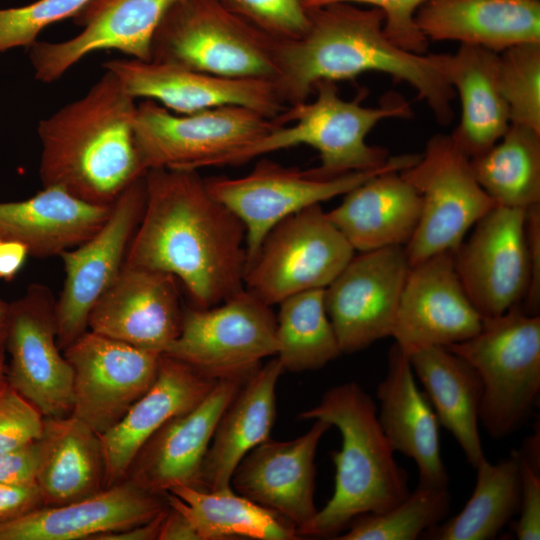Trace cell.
<instances>
[{
	"label": "cell",
	"mask_w": 540,
	"mask_h": 540,
	"mask_svg": "<svg viewBox=\"0 0 540 540\" xmlns=\"http://www.w3.org/2000/svg\"><path fill=\"white\" fill-rule=\"evenodd\" d=\"M145 205L125 265L181 281L192 307L216 306L244 289L246 231L197 170L150 169Z\"/></svg>",
	"instance_id": "cell-1"
},
{
	"label": "cell",
	"mask_w": 540,
	"mask_h": 540,
	"mask_svg": "<svg viewBox=\"0 0 540 540\" xmlns=\"http://www.w3.org/2000/svg\"><path fill=\"white\" fill-rule=\"evenodd\" d=\"M309 19L301 37L277 43L274 82L287 106L307 101L321 81L380 72L410 84L441 125L452 121L455 91L439 53L416 54L393 43L383 30L380 9L340 2L309 9Z\"/></svg>",
	"instance_id": "cell-2"
},
{
	"label": "cell",
	"mask_w": 540,
	"mask_h": 540,
	"mask_svg": "<svg viewBox=\"0 0 540 540\" xmlns=\"http://www.w3.org/2000/svg\"><path fill=\"white\" fill-rule=\"evenodd\" d=\"M135 99L106 70L81 98L38 125L43 187L111 206L146 174L135 145Z\"/></svg>",
	"instance_id": "cell-3"
},
{
	"label": "cell",
	"mask_w": 540,
	"mask_h": 540,
	"mask_svg": "<svg viewBox=\"0 0 540 540\" xmlns=\"http://www.w3.org/2000/svg\"><path fill=\"white\" fill-rule=\"evenodd\" d=\"M298 418L323 420L337 427L342 438L341 449L332 453L333 495L297 530L298 537L335 539L355 518L384 512L409 495L408 473L395 459L373 398L358 383L332 387Z\"/></svg>",
	"instance_id": "cell-4"
},
{
	"label": "cell",
	"mask_w": 540,
	"mask_h": 540,
	"mask_svg": "<svg viewBox=\"0 0 540 540\" xmlns=\"http://www.w3.org/2000/svg\"><path fill=\"white\" fill-rule=\"evenodd\" d=\"M313 101L288 106L276 119L275 128L223 158L218 166L246 163L256 157L298 145L318 151L316 170L325 177L369 171L382 167L389 159L385 148L366 143L370 131L388 118H409L407 101L391 95L377 107L361 104L359 95L345 100L335 82L321 81L314 88Z\"/></svg>",
	"instance_id": "cell-5"
},
{
	"label": "cell",
	"mask_w": 540,
	"mask_h": 540,
	"mask_svg": "<svg viewBox=\"0 0 540 540\" xmlns=\"http://www.w3.org/2000/svg\"><path fill=\"white\" fill-rule=\"evenodd\" d=\"M447 348L478 373L483 387L479 423L496 440L528 420L540 391V316L517 304L483 319L473 337Z\"/></svg>",
	"instance_id": "cell-6"
},
{
	"label": "cell",
	"mask_w": 540,
	"mask_h": 540,
	"mask_svg": "<svg viewBox=\"0 0 540 540\" xmlns=\"http://www.w3.org/2000/svg\"><path fill=\"white\" fill-rule=\"evenodd\" d=\"M277 43L218 0H176L154 34L151 60L223 77L274 80Z\"/></svg>",
	"instance_id": "cell-7"
},
{
	"label": "cell",
	"mask_w": 540,
	"mask_h": 540,
	"mask_svg": "<svg viewBox=\"0 0 540 540\" xmlns=\"http://www.w3.org/2000/svg\"><path fill=\"white\" fill-rule=\"evenodd\" d=\"M419 156H390L378 169L335 177H325L316 168L303 170L286 167L264 158L244 176H212L205 178V183L211 195L243 223L246 231L247 267L269 231L286 217L343 196L380 172L389 169L404 170L416 163Z\"/></svg>",
	"instance_id": "cell-8"
},
{
	"label": "cell",
	"mask_w": 540,
	"mask_h": 540,
	"mask_svg": "<svg viewBox=\"0 0 540 540\" xmlns=\"http://www.w3.org/2000/svg\"><path fill=\"white\" fill-rule=\"evenodd\" d=\"M278 124L276 118L242 106L173 113L156 101L136 105L133 131L143 168L199 170L218 166L231 153Z\"/></svg>",
	"instance_id": "cell-9"
},
{
	"label": "cell",
	"mask_w": 540,
	"mask_h": 540,
	"mask_svg": "<svg viewBox=\"0 0 540 540\" xmlns=\"http://www.w3.org/2000/svg\"><path fill=\"white\" fill-rule=\"evenodd\" d=\"M401 174L422 199L418 226L405 246L410 266L454 252L474 224L497 205L476 180L470 158L451 135H433L417 162Z\"/></svg>",
	"instance_id": "cell-10"
},
{
	"label": "cell",
	"mask_w": 540,
	"mask_h": 540,
	"mask_svg": "<svg viewBox=\"0 0 540 540\" xmlns=\"http://www.w3.org/2000/svg\"><path fill=\"white\" fill-rule=\"evenodd\" d=\"M355 250L320 204L276 224L246 267L244 288L272 306L309 290L325 289Z\"/></svg>",
	"instance_id": "cell-11"
},
{
	"label": "cell",
	"mask_w": 540,
	"mask_h": 540,
	"mask_svg": "<svg viewBox=\"0 0 540 540\" xmlns=\"http://www.w3.org/2000/svg\"><path fill=\"white\" fill-rule=\"evenodd\" d=\"M276 353V316L244 288L216 306L185 309L179 335L162 354L222 378L250 374Z\"/></svg>",
	"instance_id": "cell-12"
},
{
	"label": "cell",
	"mask_w": 540,
	"mask_h": 540,
	"mask_svg": "<svg viewBox=\"0 0 540 540\" xmlns=\"http://www.w3.org/2000/svg\"><path fill=\"white\" fill-rule=\"evenodd\" d=\"M144 176L123 191L107 220L90 238L59 255L65 280L55 301V319L57 343L62 352L88 330L92 308L124 265L144 210Z\"/></svg>",
	"instance_id": "cell-13"
},
{
	"label": "cell",
	"mask_w": 540,
	"mask_h": 540,
	"mask_svg": "<svg viewBox=\"0 0 540 540\" xmlns=\"http://www.w3.org/2000/svg\"><path fill=\"white\" fill-rule=\"evenodd\" d=\"M410 264L405 246L354 255L324 289V304L342 353L391 337Z\"/></svg>",
	"instance_id": "cell-14"
},
{
	"label": "cell",
	"mask_w": 540,
	"mask_h": 540,
	"mask_svg": "<svg viewBox=\"0 0 540 540\" xmlns=\"http://www.w3.org/2000/svg\"><path fill=\"white\" fill-rule=\"evenodd\" d=\"M63 354L73 373L71 414L99 435L152 386L161 356L91 330Z\"/></svg>",
	"instance_id": "cell-15"
},
{
	"label": "cell",
	"mask_w": 540,
	"mask_h": 540,
	"mask_svg": "<svg viewBox=\"0 0 540 540\" xmlns=\"http://www.w3.org/2000/svg\"><path fill=\"white\" fill-rule=\"evenodd\" d=\"M55 301L50 290L30 285L9 302L6 377L44 417L72 413V368L57 343Z\"/></svg>",
	"instance_id": "cell-16"
},
{
	"label": "cell",
	"mask_w": 540,
	"mask_h": 540,
	"mask_svg": "<svg viewBox=\"0 0 540 540\" xmlns=\"http://www.w3.org/2000/svg\"><path fill=\"white\" fill-rule=\"evenodd\" d=\"M526 209L496 205L472 227L453 252L455 269L483 317L521 304L529 283Z\"/></svg>",
	"instance_id": "cell-17"
},
{
	"label": "cell",
	"mask_w": 540,
	"mask_h": 540,
	"mask_svg": "<svg viewBox=\"0 0 540 540\" xmlns=\"http://www.w3.org/2000/svg\"><path fill=\"white\" fill-rule=\"evenodd\" d=\"M103 66L118 78L135 100H153L178 114L230 105L276 118L288 107L271 79L223 77L174 64L132 58L112 59Z\"/></svg>",
	"instance_id": "cell-18"
},
{
	"label": "cell",
	"mask_w": 540,
	"mask_h": 540,
	"mask_svg": "<svg viewBox=\"0 0 540 540\" xmlns=\"http://www.w3.org/2000/svg\"><path fill=\"white\" fill-rule=\"evenodd\" d=\"M482 324L457 274L453 252L410 266L391 335L406 354L463 342Z\"/></svg>",
	"instance_id": "cell-19"
},
{
	"label": "cell",
	"mask_w": 540,
	"mask_h": 540,
	"mask_svg": "<svg viewBox=\"0 0 540 540\" xmlns=\"http://www.w3.org/2000/svg\"><path fill=\"white\" fill-rule=\"evenodd\" d=\"M176 0H91L75 17L82 27L61 42L35 41L29 48L34 76L50 83L98 50H117L132 59L151 60L154 34Z\"/></svg>",
	"instance_id": "cell-20"
},
{
	"label": "cell",
	"mask_w": 540,
	"mask_h": 540,
	"mask_svg": "<svg viewBox=\"0 0 540 540\" xmlns=\"http://www.w3.org/2000/svg\"><path fill=\"white\" fill-rule=\"evenodd\" d=\"M250 374L219 378L199 404L162 425L137 453L127 478L156 494L179 485L204 490L202 464L214 431Z\"/></svg>",
	"instance_id": "cell-21"
},
{
	"label": "cell",
	"mask_w": 540,
	"mask_h": 540,
	"mask_svg": "<svg viewBox=\"0 0 540 540\" xmlns=\"http://www.w3.org/2000/svg\"><path fill=\"white\" fill-rule=\"evenodd\" d=\"M183 312L174 276L124 264L92 308L88 328L162 354L179 335Z\"/></svg>",
	"instance_id": "cell-22"
},
{
	"label": "cell",
	"mask_w": 540,
	"mask_h": 540,
	"mask_svg": "<svg viewBox=\"0 0 540 540\" xmlns=\"http://www.w3.org/2000/svg\"><path fill=\"white\" fill-rule=\"evenodd\" d=\"M330 428L329 423L317 419L296 439L268 438L240 461L231 487L292 523L297 532L318 511L314 503V459L322 436Z\"/></svg>",
	"instance_id": "cell-23"
},
{
	"label": "cell",
	"mask_w": 540,
	"mask_h": 540,
	"mask_svg": "<svg viewBox=\"0 0 540 540\" xmlns=\"http://www.w3.org/2000/svg\"><path fill=\"white\" fill-rule=\"evenodd\" d=\"M168 508L166 494L126 478L87 498L42 506L0 524V540H93L145 523Z\"/></svg>",
	"instance_id": "cell-24"
},
{
	"label": "cell",
	"mask_w": 540,
	"mask_h": 540,
	"mask_svg": "<svg viewBox=\"0 0 540 540\" xmlns=\"http://www.w3.org/2000/svg\"><path fill=\"white\" fill-rule=\"evenodd\" d=\"M218 379L161 354L152 386L120 421L99 435L105 462L104 488L125 480L131 463L146 441L168 420L199 404Z\"/></svg>",
	"instance_id": "cell-25"
},
{
	"label": "cell",
	"mask_w": 540,
	"mask_h": 540,
	"mask_svg": "<svg viewBox=\"0 0 540 540\" xmlns=\"http://www.w3.org/2000/svg\"><path fill=\"white\" fill-rule=\"evenodd\" d=\"M381 428L395 452L417 465L419 483L448 487L449 476L441 456L439 421L417 383L408 355L394 343L388 369L376 392Z\"/></svg>",
	"instance_id": "cell-26"
},
{
	"label": "cell",
	"mask_w": 540,
	"mask_h": 540,
	"mask_svg": "<svg viewBox=\"0 0 540 540\" xmlns=\"http://www.w3.org/2000/svg\"><path fill=\"white\" fill-rule=\"evenodd\" d=\"M402 170L380 172L343 195L327 213L355 251L406 246L421 217L418 190Z\"/></svg>",
	"instance_id": "cell-27"
},
{
	"label": "cell",
	"mask_w": 540,
	"mask_h": 540,
	"mask_svg": "<svg viewBox=\"0 0 540 540\" xmlns=\"http://www.w3.org/2000/svg\"><path fill=\"white\" fill-rule=\"evenodd\" d=\"M415 21L428 41H458L497 53L540 42V0H430Z\"/></svg>",
	"instance_id": "cell-28"
},
{
	"label": "cell",
	"mask_w": 540,
	"mask_h": 540,
	"mask_svg": "<svg viewBox=\"0 0 540 540\" xmlns=\"http://www.w3.org/2000/svg\"><path fill=\"white\" fill-rule=\"evenodd\" d=\"M283 372L277 358L260 365L228 404L203 460L204 490L230 488L240 461L269 438L276 418V385Z\"/></svg>",
	"instance_id": "cell-29"
},
{
	"label": "cell",
	"mask_w": 540,
	"mask_h": 540,
	"mask_svg": "<svg viewBox=\"0 0 540 540\" xmlns=\"http://www.w3.org/2000/svg\"><path fill=\"white\" fill-rule=\"evenodd\" d=\"M443 74L461 103V118L450 134L473 158L491 148L511 125L499 83V53L461 44L454 54L439 53Z\"/></svg>",
	"instance_id": "cell-30"
},
{
	"label": "cell",
	"mask_w": 540,
	"mask_h": 540,
	"mask_svg": "<svg viewBox=\"0 0 540 540\" xmlns=\"http://www.w3.org/2000/svg\"><path fill=\"white\" fill-rule=\"evenodd\" d=\"M111 209L58 187H43L25 200L0 202V238L23 243L34 257L60 255L90 238Z\"/></svg>",
	"instance_id": "cell-31"
},
{
	"label": "cell",
	"mask_w": 540,
	"mask_h": 540,
	"mask_svg": "<svg viewBox=\"0 0 540 540\" xmlns=\"http://www.w3.org/2000/svg\"><path fill=\"white\" fill-rule=\"evenodd\" d=\"M36 484L44 506L72 503L104 489L99 434L70 414L44 417Z\"/></svg>",
	"instance_id": "cell-32"
},
{
	"label": "cell",
	"mask_w": 540,
	"mask_h": 540,
	"mask_svg": "<svg viewBox=\"0 0 540 540\" xmlns=\"http://www.w3.org/2000/svg\"><path fill=\"white\" fill-rule=\"evenodd\" d=\"M407 355L440 425L452 434L475 468L485 457L479 433L483 387L478 373L444 346L424 347Z\"/></svg>",
	"instance_id": "cell-33"
},
{
	"label": "cell",
	"mask_w": 540,
	"mask_h": 540,
	"mask_svg": "<svg viewBox=\"0 0 540 540\" xmlns=\"http://www.w3.org/2000/svg\"><path fill=\"white\" fill-rule=\"evenodd\" d=\"M166 499L191 520L201 540L299 538L292 523L232 487L209 491L179 485L166 493Z\"/></svg>",
	"instance_id": "cell-34"
},
{
	"label": "cell",
	"mask_w": 540,
	"mask_h": 540,
	"mask_svg": "<svg viewBox=\"0 0 540 540\" xmlns=\"http://www.w3.org/2000/svg\"><path fill=\"white\" fill-rule=\"evenodd\" d=\"M473 493L463 509L422 533L430 540H491L518 513L520 468L515 450L508 458L491 463L486 457L474 468Z\"/></svg>",
	"instance_id": "cell-35"
},
{
	"label": "cell",
	"mask_w": 540,
	"mask_h": 540,
	"mask_svg": "<svg viewBox=\"0 0 540 540\" xmlns=\"http://www.w3.org/2000/svg\"><path fill=\"white\" fill-rule=\"evenodd\" d=\"M474 176L497 205L540 203V133L511 124L487 151L470 158Z\"/></svg>",
	"instance_id": "cell-36"
},
{
	"label": "cell",
	"mask_w": 540,
	"mask_h": 540,
	"mask_svg": "<svg viewBox=\"0 0 540 540\" xmlns=\"http://www.w3.org/2000/svg\"><path fill=\"white\" fill-rule=\"evenodd\" d=\"M276 358L284 371L317 370L342 354L324 304V289L292 295L279 303Z\"/></svg>",
	"instance_id": "cell-37"
},
{
	"label": "cell",
	"mask_w": 540,
	"mask_h": 540,
	"mask_svg": "<svg viewBox=\"0 0 540 540\" xmlns=\"http://www.w3.org/2000/svg\"><path fill=\"white\" fill-rule=\"evenodd\" d=\"M448 487L418 484L399 504L381 512L355 518L339 540H415L449 514Z\"/></svg>",
	"instance_id": "cell-38"
},
{
	"label": "cell",
	"mask_w": 540,
	"mask_h": 540,
	"mask_svg": "<svg viewBox=\"0 0 540 540\" xmlns=\"http://www.w3.org/2000/svg\"><path fill=\"white\" fill-rule=\"evenodd\" d=\"M499 83L511 124L540 133V42L522 43L499 53Z\"/></svg>",
	"instance_id": "cell-39"
},
{
	"label": "cell",
	"mask_w": 540,
	"mask_h": 540,
	"mask_svg": "<svg viewBox=\"0 0 540 540\" xmlns=\"http://www.w3.org/2000/svg\"><path fill=\"white\" fill-rule=\"evenodd\" d=\"M91 0H37L25 6L0 8V54L29 48L42 30L74 18Z\"/></svg>",
	"instance_id": "cell-40"
},
{
	"label": "cell",
	"mask_w": 540,
	"mask_h": 540,
	"mask_svg": "<svg viewBox=\"0 0 540 540\" xmlns=\"http://www.w3.org/2000/svg\"><path fill=\"white\" fill-rule=\"evenodd\" d=\"M231 12L276 41L301 37L309 26L304 0H218Z\"/></svg>",
	"instance_id": "cell-41"
},
{
	"label": "cell",
	"mask_w": 540,
	"mask_h": 540,
	"mask_svg": "<svg viewBox=\"0 0 540 540\" xmlns=\"http://www.w3.org/2000/svg\"><path fill=\"white\" fill-rule=\"evenodd\" d=\"M430 0H304L307 9L333 3L368 4L382 11L383 30L399 47L416 54L427 53L428 39L418 28L415 16L421 6Z\"/></svg>",
	"instance_id": "cell-42"
},
{
	"label": "cell",
	"mask_w": 540,
	"mask_h": 540,
	"mask_svg": "<svg viewBox=\"0 0 540 540\" xmlns=\"http://www.w3.org/2000/svg\"><path fill=\"white\" fill-rule=\"evenodd\" d=\"M44 416L8 381L0 378V454L40 438Z\"/></svg>",
	"instance_id": "cell-43"
},
{
	"label": "cell",
	"mask_w": 540,
	"mask_h": 540,
	"mask_svg": "<svg viewBox=\"0 0 540 540\" xmlns=\"http://www.w3.org/2000/svg\"><path fill=\"white\" fill-rule=\"evenodd\" d=\"M520 468L521 492L519 518L513 523L518 540L540 539V466L521 457L515 450Z\"/></svg>",
	"instance_id": "cell-44"
},
{
	"label": "cell",
	"mask_w": 540,
	"mask_h": 540,
	"mask_svg": "<svg viewBox=\"0 0 540 540\" xmlns=\"http://www.w3.org/2000/svg\"><path fill=\"white\" fill-rule=\"evenodd\" d=\"M525 233L529 260V283L521 303L529 315L540 312V203L526 209Z\"/></svg>",
	"instance_id": "cell-45"
},
{
	"label": "cell",
	"mask_w": 540,
	"mask_h": 540,
	"mask_svg": "<svg viewBox=\"0 0 540 540\" xmlns=\"http://www.w3.org/2000/svg\"><path fill=\"white\" fill-rule=\"evenodd\" d=\"M39 457L38 439L0 454V484H36Z\"/></svg>",
	"instance_id": "cell-46"
},
{
	"label": "cell",
	"mask_w": 540,
	"mask_h": 540,
	"mask_svg": "<svg viewBox=\"0 0 540 540\" xmlns=\"http://www.w3.org/2000/svg\"><path fill=\"white\" fill-rule=\"evenodd\" d=\"M44 506L37 484H0V524Z\"/></svg>",
	"instance_id": "cell-47"
},
{
	"label": "cell",
	"mask_w": 540,
	"mask_h": 540,
	"mask_svg": "<svg viewBox=\"0 0 540 540\" xmlns=\"http://www.w3.org/2000/svg\"><path fill=\"white\" fill-rule=\"evenodd\" d=\"M158 540H201V538L191 520L182 511L168 505Z\"/></svg>",
	"instance_id": "cell-48"
},
{
	"label": "cell",
	"mask_w": 540,
	"mask_h": 540,
	"mask_svg": "<svg viewBox=\"0 0 540 540\" xmlns=\"http://www.w3.org/2000/svg\"><path fill=\"white\" fill-rule=\"evenodd\" d=\"M29 251L27 247L15 240L0 242V279L11 281L22 269Z\"/></svg>",
	"instance_id": "cell-49"
},
{
	"label": "cell",
	"mask_w": 540,
	"mask_h": 540,
	"mask_svg": "<svg viewBox=\"0 0 540 540\" xmlns=\"http://www.w3.org/2000/svg\"><path fill=\"white\" fill-rule=\"evenodd\" d=\"M167 509L148 522L122 531L104 533L96 536L93 540H158Z\"/></svg>",
	"instance_id": "cell-50"
},
{
	"label": "cell",
	"mask_w": 540,
	"mask_h": 540,
	"mask_svg": "<svg viewBox=\"0 0 540 540\" xmlns=\"http://www.w3.org/2000/svg\"><path fill=\"white\" fill-rule=\"evenodd\" d=\"M9 315V302L0 299V345L5 343Z\"/></svg>",
	"instance_id": "cell-51"
},
{
	"label": "cell",
	"mask_w": 540,
	"mask_h": 540,
	"mask_svg": "<svg viewBox=\"0 0 540 540\" xmlns=\"http://www.w3.org/2000/svg\"><path fill=\"white\" fill-rule=\"evenodd\" d=\"M6 348L5 343L0 345V378L6 374Z\"/></svg>",
	"instance_id": "cell-52"
},
{
	"label": "cell",
	"mask_w": 540,
	"mask_h": 540,
	"mask_svg": "<svg viewBox=\"0 0 540 540\" xmlns=\"http://www.w3.org/2000/svg\"><path fill=\"white\" fill-rule=\"evenodd\" d=\"M0 242H1V238H0Z\"/></svg>",
	"instance_id": "cell-53"
}]
</instances>
